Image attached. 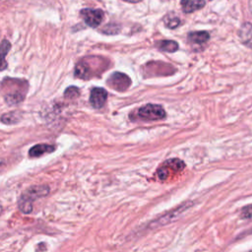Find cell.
Instances as JSON below:
<instances>
[{
	"instance_id": "2e32d148",
	"label": "cell",
	"mask_w": 252,
	"mask_h": 252,
	"mask_svg": "<svg viewBox=\"0 0 252 252\" xmlns=\"http://www.w3.org/2000/svg\"><path fill=\"white\" fill-rule=\"evenodd\" d=\"M11 44L7 39H3L2 43H1V54H2V66H1V70H4L7 66L6 61H5V56L7 54V52L10 50Z\"/></svg>"
},
{
	"instance_id": "5bb4252c",
	"label": "cell",
	"mask_w": 252,
	"mask_h": 252,
	"mask_svg": "<svg viewBox=\"0 0 252 252\" xmlns=\"http://www.w3.org/2000/svg\"><path fill=\"white\" fill-rule=\"evenodd\" d=\"M20 116H19V113L17 112H8V113H5L1 116V121L5 124H15L17 122H19L20 120Z\"/></svg>"
},
{
	"instance_id": "9c48e42d",
	"label": "cell",
	"mask_w": 252,
	"mask_h": 252,
	"mask_svg": "<svg viewBox=\"0 0 252 252\" xmlns=\"http://www.w3.org/2000/svg\"><path fill=\"white\" fill-rule=\"evenodd\" d=\"M240 41L247 47L252 49V24L244 23L239 30Z\"/></svg>"
},
{
	"instance_id": "e0dca14e",
	"label": "cell",
	"mask_w": 252,
	"mask_h": 252,
	"mask_svg": "<svg viewBox=\"0 0 252 252\" xmlns=\"http://www.w3.org/2000/svg\"><path fill=\"white\" fill-rule=\"evenodd\" d=\"M79 94H80V91H79L78 88H76V87H69V88L66 89V91L64 93V96L66 98L73 99V98L78 97Z\"/></svg>"
},
{
	"instance_id": "5b68a950",
	"label": "cell",
	"mask_w": 252,
	"mask_h": 252,
	"mask_svg": "<svg viewBox=\"0 0 252 252\" xmlns=\"http://www.w3.org/2000/svg\"><path fill=\"white\" fill-rule=\"evenodd\" d=\"M81 16L83 18V20L85 21V23L92 28H96L100 25L104 13L103 11L99 10V9H91V8H87V9H83L81 11Z\"/></svg>"
},
{
	"instance_id": "9a60e30c",
	"label": "cell",
	"mask_w": 252,
	"mask_h": 252,
	"mask_svg": "<svg viewBox=\"0 0 252 252\" xmlns=\"http://www.w3.org/2000/svg\"><path fill=\"white\" fill-rule=\"evenodd\" d=\"M180 19L174 15H167L164 18V25L169 29H175L180 25Z\"/></svg>"
},
{
	"instance_id": "7a4b0ae2",
	"label": "cell",
	"mask_w": 252,
	"mask_h": 252,
	"mask_svg": "<svg viewBox=\"0 0 252 252\" xmlns=\"http://www.w3.org/2000/svg\"><path fill=\"white\" fill-rule=\"evenodd\" d=\"M137 115L142 120L154 121V120L163 119L166 113L161 105L148 103L138 109Z\"/></svg>"
},
{
	"instance_id": "44dd1931",
	"label": "cell",
	"mask_w": 252,
	"mask_h": 252,
	"mask_svg": "<svg viewBox=\"0 0 252 252\" xmlns=\"http://www.w3.org/2000/svg\"><path fill=\"white\" fill-rule=\"evenodd\" d=\"M126 2H129V3H138V2H141L142 0H124Z\"/></svg>"
},
{
	"instance_id": "ba28073f",
	"label": "cell",
	"mask_w": 252,
	"mask_h": 252,
	"mask_svg": "<svg viewBox=\"0 0 252 252\" xmlns=\"http://www.w3.org/2000/svg\"><path fill=\"white\" fill-rule=\"evenodd\" d=\"M107 98V92L102 88H94L91 92L90 102L94 108H100L103 106Z\"/></svg>"
},
{
	"instance_id": "ac0fdd59",
	"label": "cell",
	"mask_w": 252,
	"mask_h": 252,
	"mask_svg": "<svg viewBox=\"0 0 252 252\" xmlns=\"http://www.w3.org/2000/svg\"><path fill=\"white\" fill-rule=\"evenodd\" d=\"M241 218L251 220L252 219V204L247 205L241 209Z\"/></svg>"
},
{
	"instance_id": "52a82bcc",
	"label": "cell",
	"mask_w": 252,
	"mask_h": 252,
	"mask_svg": "<svg viewBox=\"0 0 252 252\" xmlns=\"http://www.w3.org/2000/svg\"><path fill=\"white\" fill-rule=\"evenodd\" d=\"M24 84H26V82L22 81V83L16 89H13L12 92L9 91L4 93V99L8 104L14 105L24 100L26 91H27V90L24 91Z\"/></svg>"
},
{
	"instance_id": "ffe728a7",
	"label": "cell",
	"mask_w": 252,
	"mask_h": 252,
	"mask_svg": "<svg viewBox=\"0 0 252 252\" xmlns=\"http://www.w3.org/2000/svg\"><path fill=\"white\" fill-rule=\"evenodd\" d=\"M248 8H249V11L252 14V0H248Z\"/></svg>"
},
{
	"instance_id": "8fae6325",
	"label": "cell",
	"mask_w": 252,
	"mask_h": 252,
	"mask_svg": "<svg viewBox=\"0 0 252 252\" xmlns=\"http://www.w3.org/2000/svg\"><path fill=\"white\" fill-rule=\"evenodd\" d=\"M180 4L184 13H193L197 10L202 9L205 6L206 2L205 0H181Z\"/></svg>"
},
{
	"instance_id": "6da1fadb",
	"label": "cell",
	"mask_w": 252,
	"mask_h": 252,
	"mask_svg": "<svg viewBox=\"0 0 252 252\" xmlns=\"http://www.w3.org/2000/svg\"><path fill=\"white\" fill-rule=\"evenodd\" d=\"M48 192L49 187L46 185H36L30 187L21 195L18 201L20 211L24 214H30L32 211V202L39 197L47 195Z\"/></svg>"
},
{
	"instance_id": "3957f363",
	"label": "cell",
	"mask_w": 252,
	"mask_h": 252,
	"mask_svg": "<svg viewBox=\"0 0 252 252\" xmlns=\"http://www.w3.org/2000/svg\"><path fill=\"white\" fill-rule=\"evenodd\" d=\"M185 167V163L179 158H169L165 160L158 170V176L160 180H165L172 173L179 172Z\"/></svg>"
},
{
	"instance_id": "d6986e66",
	"label": "cell",
	"mask_w": 252,
	"mask_h": 252,
	"mask_svg": "<svg viewBox=\"0 0 252 252\" xmlns=\"http://www.w3.org/2000/svg\"><path fill=\"white\" fill-rule=\"evenodd\" d=\"M118 32H119V27L115 24L106 25L103 29V32L108 33V34H114V33H117Z\"/></svg>"
},
{
	"instance_id": "4fadbf2b",
	"label": "cell",
	"mask_w": 252,
	"mask_h": 252,
	"mask_svg": "<svg viewBox=\"0 0 252 252\" xmlns=\"http://www.w3.org/2000/svg\"><path fill=\"white\" fill-rule=\"evenodd\" d=\"M157 46L166 52H174L178 49V43L174 40H160L157 42Z\"/></svg>"
},
{
	"instance_id": "277c9868",
	"label": "cell",
	"mask_w": 252,
	"mask_h": 252,
	"mask_svg": "<svg viewBox=\"0 0 252 252\" xmlns=\"http://www.w3.org/2000/svg\"><path fill=\"white\" fill-rule=\"evenodd\" d=\"M107 84L115 91L124 92L131 85V79L124 73L114 72L107 80Z\"/></svg>"
},
{
	"instance_id": "7c38bea8",
	"label": "cell",
	"mask_w": 252,
	"mask_h": 252,
	"mask_svg": "<svg viewBox=\"0 0 252 252\" xmlns=\"http://www.w3.org/2000/svg\"><path fill=\"white\" fill-rule=\"evenodd\" d=\"M210 38V33L205 31H200V32H192L188 34V39L192 43L196 44H203L207 42Z\"/></svg>"
},
{
	"instance_id": "8992f818",
	"label": "cell",
	"mask_w": 252,
	"mask_h": 252,
	"mask_svg": "<svg viewBox=\"0 0 252 252\" xmlns=\"http://www.w3.org/2000/svg\"><path fill=\"white\" fill-rule=\"evenodd\" d=\"M192 206V203L191 202H187V203H184L182 204L181 206H179L178 208H176L174 211L172 212H169L165 215H163L162 217H160L159 219H158L157 220H155L152 225H155V226H158V225H164V224H167L171 221H174V220H176L183 212H185L189 207Z\"/></svg>"
},
{
	"instance_id": "30bf717a",
	"label": "cell",
	"mask_w": 252,
	"mask_h": 252,
	"mask_svg": "<svg viewBox=\"0 0 252 252\" xmlns=\"http://www.w3.org/2000/svg\"><path fill=\"white\" fill-rule=\"evenodd\" d=\"M55 151L54 145H48V144H38L33 147H32L29 151V156L31 158H37L40 157L46 153H52Z\"/></svg>"
}]
</instances>
